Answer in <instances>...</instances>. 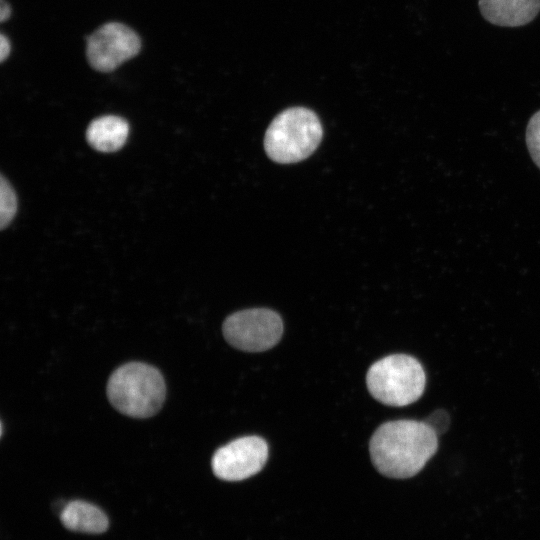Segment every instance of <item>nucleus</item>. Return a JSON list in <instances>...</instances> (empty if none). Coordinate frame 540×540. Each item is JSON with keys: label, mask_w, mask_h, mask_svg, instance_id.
<instances>
[{"label": "nucleus", "mask_w": 540, "mask_h": 540, "mask_svg": "<svg viewBox=\"0 0 540 540\" xmlns=\"http://www.w3.org/2000/svg\"><path fill=\"white\" fill-rule=\"evenodd\" d=\"M438 448V435L427 423L396 420L380 425L369 442L373 465L384 476L405 479L419 473Z\"/></svg>", "instance_id": "f257e3e1"}, {"label": "nucleus", "mask_w": 540, "mask_h": 540, "mask_svg": "<svg viewBox=\"0 0 540 540\" xmlns=\"http://www.w3.org/2000/svg\"><path fill=\"white\" fill-rule=\"evenodd\" d=\"M107 397L122 414L147 418L157 413L166 396L162 374L142 362H129L117 368L107 383Z\"/></svg>", "instance_id": "f03ea898"}, {"label": "nucleus", "mask_w": 540, "mask_h": 540, "mask_svg": "<svg viewBox=\"0 0 540 540\" xmlns=\"http://www.w3.org/2000/svg\"><path fill=\"white\" fill-rule=\"evenodd\" d=\"M322 135V125L315 112L305 107H291L270 123L264 148L269 158L277 163H296L317 149Z\"/></svg>", "instance_id": "7ed1b4c3"}, {"label": "nucleus", "mask_w": 540, "mask_h": 540, "mask_svg": "<svg viewBox=\"0 0 540 540\" xmlns=\"http://www.w3.org/2000/svg\"><path fill=\"white\" fill-rule=\"evenodd\" d=\"M366 382L376 400L401 407L421 397L426 377L417 359L406 354H393L378 360L369 368Z\"/></svg>", "instance_id": "20e7f679"}, {"label": "nucleus", "mask_w": 540, "mask_h": 540, "mask_svg": "<svg viewBox=\"0 0 540 540\" xmlns=\"http://www.w3.org/2000/svg\"><path fill=\"white\" fill-rule=\"evenodd\" d=\"M283 323L280 316L266 308L238 311L223 323L226 341L236 349L261 352L275 346L281 339Z\"/></svg>", "instance_id": "39448f33"}, {"label": "nucleus", "mask_w": 540, "mask_h": 540, "mask_svg": "<svg viewBox=\"0 0 540 540\" xmlns=\"http://www.w3.org/2000/svg\"><path fill=\"white\" fill-rule=\"evenodd\" d=\"M141 40L130 27L109 22L100 26L86 40V57L90 66L100 72H111L135 57Z\"/></svg>", "instance_id": "423d86ee"}, {"label": "nucleus", "mask_w": 540, "mask_h": 540, "mask_svg": "<svg viewBox=\"0 0 540 540\" xmlns=\"http://www.w3.org/2000/svg\"><path fill=\"white\" fill-rule=\"evenodd\" d=\"M268 458V446L258 436L241 437L219 448L211 467L216 477L225 481H241L262 470Z\"/></svg>", "instance_id": "0eeeda50"}, {"label": "nucleus", "mask_w": 540, "mask_h": 540, "mask_svg": "<svg viewBox=\"0 0 540 540\" xmlns=\"http://www.w3.org/2000/svg\"><path fill=\"white\" fill-rule=\"evenodd\" d=\"M482 16L503 27H518L531 22L540 11V0H479Z\"/></svg>", "instance_id": "6e6552de"}, {"label": "nucleus", "mask_w": 540, "mask_h": 540, "mask_svg": "<svg viewBox=\"0 0 540 540\" xmlns=\"http://www.w3.org/2000/svg\"><path fill=\"white\" fill-rule=\"evenodd\" d=\"M129 134L127 121L119 116L105 115L94 119L88 126V143L100 152H115L123 147Z\"/></svg>", "instance_id": "1a4fd4ad"}, {"label": "nucleus", "mask_w": 540, "mask_h": 540, "mask_svg": "<svg viewBox=\"0 0 540 540\" xmlns=\"http://www.w3.org/2000/svg\"><path fill=\"white\" fill-rule=\"evenodd\" d=\"M60 520L66 529L80 533L100 534L109 526L108 517L99 507L82 500L68 502Z\"/></svg>", "instance_id": "9d476101"}, {"label": "nucleus", "mask_w": 540, "mask_h": 540, "mask_svg": "<svg viewBox=\"0 0 540 540\" xmlns=\"http://www.w3.org/2000/svg\"><path fill=\"white\" fill-rule=\"evenodd\" d=\"M17 211V198L10 183L1 176L0 180V227L4 229L14 218Z\"/></svg>", "instance_id": "9b49d317"}, {"label": "nucleus", "mask_w": 540, "mask_h": 540, "mask_svg": "<svg viewBox=\"0 0 540 540\" xmlns=\"http://www.w3.org/2000/svg\"><path fill=\"white\" fill-rule=\"evenodd\" d=\"M526 142L530 155L540 168V111L536 112L527 125Z\"/></svg>", "instance_id": "f8f14e48"}, {"label": "nucleus", "mask_w": 540, "mask_h": 540, "mask_svg": "<svg viewBox=\"0 0 540 540\" xmlns=\"http://www.w3.org/2000/svg\"><path fill=\"white\" fill-rule=\"evenodd\" d=\"M427 423L435 430L437 435L444 433L449 426V416L444 410L434 412Z\"/></svg>", "instance_id": "ddd939ff"}, {"label": "nucleus", "mask_w": 540, "mask_h": 540, "mask_svg": "<svg viewBox=\"0 0 540 540\" xmlns=\"http://www.w3.org/2000/svg\"><path fill=\"white\" fill-rule=\"evenodd\" d=\"M10 53V43L4 34L0 36V60L4 62Z\"/></svg>", "instance_id": "4468645a"}, {"label": "nucleus", "mask_w": 540, "mask_h": 540, "mask_svg": "<svg viewBox=\"0 0 540 540\" xmlns=\"http://www.w3.org/2000/svg\"><path fill=\"white\" fill-rule=\"evenodd\" d=\"M10 14H11V9H10L9 4L7 2H5V0H1V4H0V21L1 22L6 21L10 17Z\"/></svg>", "instance_id": "2eb2a0df"}]
</instances>
